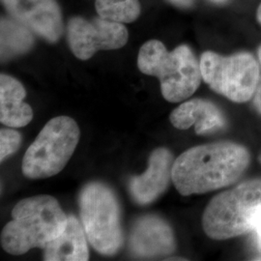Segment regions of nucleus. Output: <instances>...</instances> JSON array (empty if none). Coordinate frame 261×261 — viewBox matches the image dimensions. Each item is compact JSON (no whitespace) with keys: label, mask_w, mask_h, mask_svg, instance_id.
<instances>
[{"label":"nucleus","mask_w":261,"mask_h":261,"mask_svg":"<svg viewBox=\"0 0 261 261\" xmlns=\"http://www.w3.org/2000/svg\"><path fill=\"white\" fill-rule=\"evenodd\" d=\"M8 16L47 43L55 44L64 33L62 11L56 0H1Z\"/></svg>","instance_id":"1a4fd4ad"},{"label":"nucleus","mask_w":261,"mask_h":261,"mask_svg":"<svg viewBox=\"0 0 261 261\" xmlns=\"http://www.w3.org/2000/svg\"><path fill=\"white\" fill-rule=\"evenodd\" d=\"M252 106L255 109V111L261 114V76L259 83L257 84V87L255 89V92L252 96Z\"/></svg>","instance_id":"a211bd4d"},{"label":"nucleus","mask_w":261,"mask_h":261,"mask_svg":"<svg viewBox=\"0 0 261 261\" xmlns=\"http://www.w3.org/2000/svg\"><path fill=\"white\" fill-rule=\"evenodd\" d=\"M1 61L28 53L35 43V34L11 17H1Z\"/></svg>","instance_id":"2eb2a0df"},{"label":"nucleus","mask_w":261,"mask_h":261,"mask_svg":"<svg viewBox=\"0 0 261 261\" xmlns=\"http://www.w3.org/2000/svg\"><path fill=\"white\" fill-rule=\"evenodd\" d=\"M79 205L84 232L94 250L103 255L116 254L124 244V234L114 192L103 183L90 182L83 188Z\"/></svg>","instance_id":"39448f33"},{"label":"nucleus","mask_w":261,"mask_h":261,"mask_svg":"<svg viewBox=\"0 0 261 261\" xmlns=\"http://www.w3.org/2000/svg\"><path fill=\"white\" fill-rule=\"evenodd\" d=\"M81 130L69 116L50 119L27 150L21 170L30 179L48 178L59 173L73 156Z\"/></svg>","instance_id":"423d86ee"},{"label":"nucleus","mask_w":261,"mask_h":261,"mask_svg":"<svg viewBox=\"0 0 261 261\" xmlns=\"http://www.w3.org/2000/svg\"><path fill=\"white\" fill-rule=\"evenodd\" d=\"M21 144V136L19 132L12 129H1L0 130V161L13 155L19 149Z\"/></svg>","instance_id":"f3484780"},{"label":"nucleus","mask_w":261,"mask_h":261,"mask_svg":"<svg viewBox=\"0 0 261 261\" xmlns=\"http://www.w3.org/2000/svg\"><path fill=\"white\" fill-rule=\"evenodd\" d=\"M95 8L100 17L120 23L137 20L141 13L140 0H96Z\"/></svg>","instance_id":"dca6fc26"},{"label":"nucleus","mask_w":261,"mask_h":261,"mask_svg":"<svg viewBox=\"0 0 261 261\" xmlns=\"http://www.w3.org/2000/svg\"><path fill=\"white\" fill-rule=\"evenodd\" d=\"M138 67L144 75L158 77L162 95L169 103L190 98L202 81L200 63L187 45L168 51L161 41L149 40L140 47Z\"/></svg>","instance_id":"7ed1b4c3"},{"label":"nucleus","mask_w":261,"mask_h":261,"mask_svg":"<svg viewBox=\"0 0 261 261\" xmlns=\"http://www.w3.org/2000/svg\"><path fill=\"white\" fill-rule=\"evenodd\" d=\"M66 34L71 51L81 60H88L100 50L121 48L129 39L128 29L123 23L100 16L91 20L71 18L66 25Z\"/></svg>","instance_id":"6e6552de"},{"label":"nucleus","mask_w":261,"mask_h":261,"mask_svg":"<svg viewBox=\"0 0 261 261\" xmlns=\"http://www.w3.org/2000/svg\"><path fill=\"white\" fill-rule=\"evenodd\" d=\"M253 230L256 232L257 238H258V242L261 248V212L257 215L254 224H253Z\"/></svg>","instance_id":"aec40b11"},{"label":"nucleus","mask_w":261,"mask_h":261,"mask_svg":"<svg viewBox=\"0 0 261 261\" xmlns=\"http://www.w3.org/2000/svg\"><path fill=\"white\" fill-rule=\"evenodd\" d=\"M259 162H260V164H261V154H260V156H259Z\"/></svg>","instance_id":"5701e85b"},{"label":"nucleus","mask_w":261,"mask_h":261,"mask_svg":"<svg viewBox=\"0 0 261 261\" xmlns=\"http://www.w3.org/2000/svg\"><path fill=\"white\" fill-rule=\"evenodd\" d=\"M202 80L234 103L251 101L260 80V64L248 51L224 56L207 50L200 56Z\"/></svg>","instance_id":"0eeeda50"},{"label":"nucleus","mask_w":261,"mask_h":261,"mask_svg":"<svg viewBox=\"0 0 261 261\" xmlns=\"http://www.w3.org/2000/svg\"><path fill=\"white\" fill-rule=\"evenodd\" d=\"M68 216L54 196H38L20 200L12 210V220L1 232V247L20 255L31 249H45L65 230Z\"/></svg>","instance_id":"f03ea898"},{"label":"nucleus","mask_w":261,"mask_h":261,"mask_svg":"<svg viewBox=\"0 0 261 261\" xmlns=\"http://www.w3.org/2000/svg\"><path fill=\"white\" fill-rule=\"evenodd\" d=\"M257 55H258V61H259L261 68V45L259 46V47H258V49H257Z\"/></svg>","instance_id":"4be33fe9"},{"label":"nucleus","mask_w":261,"mask_h":261,"mask_svg":"<svg viewBox=\"0 0 261 261\" xmlns=\"http://www.w3.org/2000/svg\"><path fill=\"white\" fill-rule=\"evenodd\" d=\"M129 242L130 252L140 258L168 256L176 250L171 226L156 215H145L135 223Z\"/></svg>","instance_id":"9d476101"},{"label":"nucleus","mask_w":261,"mask_h":261,"mask_svg":"<svg viewBox=\"0 0 261 261\" xmlns=\"http://www.w3.org/2000/svg\"><path fill=\"white\" fill-rule=\"evenodd\" d=\"M87 240L83 224L75 216L70 215L65 230L44 249V260H88Z\"/></svg>","instance_id":"4468645a"},{"label":"nucleus","mask_w":261,"mask_h":261,"mask_svg":"<svg viewBox=\"0 0 261 261\" xmlns=\"http://www.w3.org/2000/svg\"><path fill=\"white\" fill-rule=\"evenodd\" d=\"M256 18H257V20H258V22H259V24L261 25V3L260 5H259V7H258V9H257Z\"/></svg>","instance_id":"412c9836"},{"label":"nucleus","mask_w":261,"mask_h":261,"mask_svg":"<svg viewBox=\"0 0 261 261\" xmlns=\"http://www.w3.org/2000/svg\"><path fill=\"white\" fill-rule=\"evenodd\" d=\"M259 259H261V258H259Z\"/></svg>","instance_id":"b1692460"},{"label":"nucleus","mask_w":261,"mask_h":261,"mask_svg":"<svg viewBox=\"0 0 261 261\" xmlns=\"http://www.w3.org/2000/svg\"><path fill=\"white\" fill-rule=\"evenodd\" d=\"M167 1L171 5L180 9L192 8L196 3V0H167Z\"/></svg>","instance_id":"6ab92c4d"},{"label":"nucleus","mask_w":261,"mask_h":261,"mask_svg":"<svg viewBox=\"0 0 261 261\" xmlns=\"http://www.w3.org/2000/svg\"><path fill=\"white\" fill-rule=\"evenodd\" d=\"M251 163L249 150L231 141L192 147L175 161L172 182L182 196L201 195L236 183Z\"/></svg>","instance_id":"f257e3e1"},{"label":"nucleus","mask_w":261,"mask_h":261,"mask_svg":"<svg viewBox=\"0 0 261 261\" xmlns=\"http://www.w3.org/2000/svg\"><path fill=\"white\" fill-rule=\"evenodd\" d=\"M27 91L18 80L0 75V122L11 128H21L33 118L32 108L24 103Z\"/></svg>","instance_id":"ddd939ff"},{"label":"nucleus","mask_w":261,"mask_h":261,"mask_svg":"<svg viewBox=\"0 0 261 261\" xmlns=\"http://www.w3.org/2000/svg\"><path fill=\"white\" fill-rule=\"evenodd\" d=\"M172 126L187 130L195 126L199 136L224 130L226 119L224 112L216 103L205 99H192L178 106L169 115Z\"/></svg>","instance_id":"f8f14e48"},{"label":"nucleus","mask_w":261,"mask_h":261,"mask_svg":"<svg viewBox=\"0 0 261 261\" xmlns=\"http://www.w3.org/2000/svg\"><path fill=\"white\" fill-rule=\"evenodd\" d=\"M174 159L167 148H157L150 155L148 168L140 176L130 179L129 191L133 199L147 205L158 199L172 181Z\"/></svg>","instance_id":"9b49d317"},{"label":"nucleus","mask_w":261,"mask_h":261,"mask_svg":"<svg viewBox=\"0 0 261 261\" xmlns=\"http://www.w3.org/2000/svg\"><path fill=\"white\" fill-rule=\"evenodd\" d=\"M261 212V178L244 181L214 196L206 206L202 227L213 240H227L253 230Z\"/></svg>","instance_id":"20e7f679"}]
</instances>
